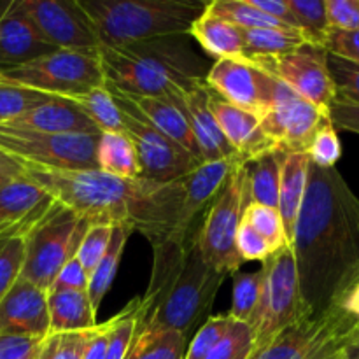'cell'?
Instances as JSON below:
<instances>
[{
  "label": "cell",
  "instance_id": "6da1fadb",
  "mask_svg": "<svg viewBox=\"0 0 359 359\" xmlns=\"http://www.w3.org/2000/svg\"><path fill=\"white\" fill-rule=\"evenodd\" d=\"M291 251L304 307L311 316L323 314L359 266V198L337 168L311 163Z\"/></svg>",
  "mask_w": 359,
  "mask_h": 359
},
{
  "label": "cell",
  "instance_id": "7a4b0ae2",
  "mask_svg": "<svg viewBox=\"0 0 359 359\" xmlns=\"http://www.w3.org/2000/svg\"><path fill=\"white\" fill-rule=\"evenodd\" d=\"M25 175L55 202L74 210L88 224H109L161 241L175 231L181 207V179L158 182L123 179L100 170L44 172L25 168Z\"/></svg>",
  "mask_w": 359,
  "mask_h": 359
},
{
  "label": "cell",
  "instance_id": "3957f363",
  "mask_svg": "<svg viewBox=\"0 0 359 359\" xmlns=\"http://www.w3.org/2000/svg\"><path fill=\"white\" fill-rule=\"evenodd\" d=\"M151 245L153 273L146 294L140 298L135 332L170 330L188 339L210 318V309L226 276L202 258L195 233L188 237L172 233Z\"/></svg>",
  "mask_w": 359,
  "mask_h": 359
},
{
  "label": "cell",
  "instance_id": "277c9868",
  "mask_svg": "<svg viewBox=\"0 0 359 359\" xmlns=\"http://www.w3.org/2000/svg\"><path fill=\"white\" fill-rule=\"evenodd\" d=\"M188 34L165 35L118 48H98L105 86L132 98L174 102L205 84L210 65Z\"/></svg>",
  "mask_w": 359,
  "mask_h": 359
},
{
  "label": "cell",
  "instance_id": "5b68a950",
  "mask_svg": "<svg viewBox=\"0 0 359 359\" xmlns=\"http://www.w3.org/2000/svg\"><path fill=\"white\" fill-rule=\"evenodd\" d=\"M98 48H118L165 35L188 34L205 4L191 0H77Z\"/></svg>",
  "mask_w": 359,
  "mask_h": 359
},
{
  "label": "cell",
  "instance_id": "8992f818",
  "mask_svg": "<svg viewBox=\"0 0 359 359\" xmlns=\"http://www.w3.org/2000/svg\"><path fill=\"white\" fill-rule=\"evenodd\" d=\"M100 135L44 133L0 125V151L23 168L44 172L98 170Z\"/></svg>",
  "mask_w": 359,
  "mask_h": 359
},
{
  "label": "cell",
  "instance_id": "52a82bcc",
  "mask_svg": "<svg viewBox=\"0 0 359 359\" xmlns=\"http://www.w3.org/2000/svg\"><path fill=\"white\" fill-rule=\"evenodd\" d=\"M88 228V221L55 202L51 210L25 237L21 279L48 293L62 266L77 255Z\"/></svg>",
  "mask_w": 359,
  "mask_h": 359
},
{
  "label": "cell",
  "instance_id": "ba28073f",
  "mask_svg": "<svg viewBox=\"0 0 359 359\" xmlns=\"http://www.w3.org/2000/svg\"><path fill=\"white\" fill-rule=\"evenodd\" d=\"M249 203L248 172L244 163H238L209 205L203 224L195 231L202 258L224 276H233L244 263L237 252L235 238Z\"/></svg>",
  "mask_w": 359,
  "mask_h": 359
},
{
  "label": "cell",
  "instance_id": "9c48e42d",
  "mask_svg": "<svg viewBox=\"0 0 359 359\" xmlns=\"http://www.w3.org/2000/svg\"><path fill=\"white\" fill-rule=\"evenodd\" d=\"M0 83L30 88L51 97L76 98L93 88L105 86L97 51L58 49L25 65L0 70Z\"/></svg>",
  "mask_w": 359,
  "mask_h": 359
},
{
  "label": "cell",
  "instance_id": "30bf717a",
  "mask_svg": "<svg viewBox=\"0 0 359 359\" xmlns=\"http://www.w3.org/2000/svg\"><path fill=\"white\" fill-rule=\"evenodd\" d=\"M304 318H311V314L300 297L297 262L291 245H284L263 262L262 294L248 323L255 337V351Z\"/></svg>",
  "mask_w": 359,
  "mask_h": 359
},
{
  "label": "cell",
  "instance_id": "8fae6325",
  "mask_svg": "<svg viewBox=\"0 0 359 359\" xmlns=\"http://www.w3.org/2000/svg\"><path fill=\"white\" fill-rule=\"evenodd\" d=\"M111 93L121 111L123 132L135 149L140 177L158 182H172L202 165L179 144L154 128L128 97L116 91Z\"/></svg>",
  "mask_w": 359,
  "mask_h": 359
},
{
  "label": "cell",
  "instance_id": "7c38bea8",
  "mask_svg": "<svg viewBox=\"0 0 359 359\" xmlns=\"http://www.w3.org/2000/svg\"><path fill=\"white\" fill-rule=\"evenodd\" d=\"M353 326L335 312L304 318L252 351L249 359H340V347Z\"/></svg>",
  "mask_w": 359,
  "mask_h": 359
},
{
  "label": "cell",
  "instance_id": "4fadbf2b",
  "mask_svg": "<svg viewBox=\"0 0 359 359\" xmlns=\"http://www.w3.org/2000/svg\"><path fill=\"white\" fill-rule=\"evenodd\" d=\"M252 63L262 67L265 72L279 79L328 116V109L337 97V91L330 74L328 53L325 48L307 42L276 58L258 60Z\"/></svg>",
  "mask_w": 359,
  "mask_h": 359
},
{
  "label": "cell",
  "instance_id": "5bb4252c",
  "mask_svg": "<svg viewBox=\"0 0 359 359\" xmlns=\"http://www.w3.org/2000/svg\"><path fill=\"white\" fill-rule=\"evenodd\" d=\"M328 116L276 79L272 102L262 116V128L279 153H307L309 144Z\"/></svg>",
  "mask_w": 359,
  "mask_h": 359
},
{
  "label": "cell",
  "instance_id": "9a60e30c",
  "mask_svg": "<svg viewBox=\"0 0 359 359\" xmlns=\"http://www.w3.org/2000/svg\"><path fill=\"white\" fill-rule=\"evenodd\" d=\"M39 34L56 49L97 51L98 39L77 0H14Z\"/></svg>",
  "mask_w": 359,
  "mask_h": 359
},
{
  "label": "cell",
  "instance_id": "2e32d148",
  "mask_svg": "<svg viewBox=\"0 0 359 359\" xmlns=\"http://www.w3.org/2000/svg\"><path fill=\"white\" fill-rule=\"evenodd\" d=\"M205 84L224 102L262 118L272 102L276 77L249 60L224 58L210 65Z\"/></svg>",
  "mask_w": 359,
  "mask_h": 359
},
{
  "label": "cell",
  "instance_id": "e0dca14e",
  "mask_svg": "<svg viewBox=\"0 0 359 359\" xmlns=\"http://www.w3.org/2000/svg\"><path fill=\"white\" fill-rule=\"evenodd\" d=\"M55 200L23 175L0 188V241L25 238L51 210Z\"/></svg>",
  "mask_w": 359,
  "mask_h": 359
},
{
  "label": "cell",
  "instance_id": "ac0fdd59",
  "mask_svg": "<svg viewBox=\"0 0 359 359\" xmlns=\"http://www.w3.org/2000/svg\"><path fill=\"white\" fill-rule=\"evenodd\" d=\"M238 163L242 161H205L181 177V207L174 235L188 237L193 233V223L198 214L214 202Z\"/></svg>",
  "mask_w": 359,
  "mask_h": 359
},
{
  "label": "cell",
  "instance_id": "d6986e66",
  "mask_svg": "<svg viewBox=\"0 0 359 359\" xmlns=\"http://www.w3.org/2000/svg\"><path fill=\"white\" fill-rule=\"evenodd\" d=\"M0 333L44 339L49 335L46 291L25 279H18L0 302Z\"/></svg>",
  "mask_w": 359,
  "mask_h": 359
},
{
  "label": "cell",
  "instance_id": "ffe728a7",
  "mask_svg": "<svg viewBox=\"0 0 359 359\" xmlns=\"http://www.w3.org/2000/svg\"><path fill=\"white\" fill-rule=\"evenodd\" d=\"M55 51L58 49L44 41L16 2L0 4V70L25 65Z\"/></svg>",
  "mask_w": 359,
  "mask_h": 359
},
{
  "label": "cell",
  "instance_id": "44dd1931",
  "mask_svg": "<svg viewBox=\"0 0 359 359\" xmlns=\"http://www.w3.org/2000/svg\"><path fill=\"white\" fill-rule=\"evenodd\" d=\"M209 107L228 144L233 147L244 163L270 151H276L273 144L263 132L262 119L258 114L228 104L212 91L209 93Z\"/></svg>",
  "mask_w": 359,
  "mask_h": 359
},
{
  "label": "cell",
  "instance_id": "7402d4cb",
  "mask_svg": "<svg viewBox=\"0 0 359 359\" xmlns=\"http://www.w3.org/2000/svg\"><path fill=\"white\" fill-rule=\"evenodd\" d=\"M4 126L44 133H79V135H100L97 126L83 112L72 98L53 97L46 104L30 109L20 118Z\"/></svg>",
  "mask_w": 359,
  "mask_h": 359
},
{
  "label": "cell",
  "instance_id": "603a6c76",
  "mask_svg": "<svg viewBox=\"0 0 359 359\" xmlns=\"http://www.w3.org/2000/svg\"><path fill=\"white\" fill-rule=\"evenodd\" d=\"M209 93V86L203 84L182 97L184 112L188 116L189 126H191L203 161H242L233 147L228 144L226 137L223 135L212 111H210Z\"/></svg>",
  "mask_w": 359,
  "mask_h": 359
},
{
  "label": "cell",
  "instance_id": "cb8c5ba5",
  "mask_svg": "<svg viewBox=\"0 0 359 359\" xmlns=\"http://www.w3.org/2000/svg\"><path fill=\"white\" fill-rule=\"evenodd\" d=\"M184 95L175 98L174 102L160 100V98H128L154 128H158L163 135L188 151L198 163H205L184 112V104H182Z\"/></svg>",
  "mask_w": 359,
  "mask_h": 359
},
{
  "label": "cell",
  "instance_id": "d4e9b609",
  "mask_svg": "<svg viewBox=\"0 0 359 359\" xmlns=\"http://www.w3.org/2000/svg\"><path fill=\"white\" fill-rule=\"evenodd\" d=\"M311 158L307 153H280V181H279V202L277 210L283 219L284 233L287 244L291 245L304 203L305 189L309 181Z\"/></svg>",
  "mask_w": 359,
  "mask_h": 359
},
{
  "label": "cell",
  "instance_id": "484cf974",
  "mask_svg": "<svg viewBox=\"0 0 359 359\" xmlns=\"http://www.w3.org/2000/svg\"><path fill=\"white\" fill-rule=\"evenodd\" d=\"M49 333H77L93 330L97 312L91 305L88 291L49 287L48 293Z\"/></svg>",
  "mask_w": 359,
  "mask_h": 359
},
{
  "label": "cell",
  "instance_id": "4316f807",
  "mask_svg": "<svg viewBox=\"0 0 359 359\" xmlns=\"http://www.w3.org/2000/svg\"><path fill=\"white\" fill-rule=\"evenodd\" d=\"M188 35L195 39L203 51L212 58H244V41H242L241 28L214 16L207 9H203V13L193 21Z\"/></svg>",
  "mask_w": 359,
  "mask_h": 359
},
{
  "label": "cell",
  "instance_id": "83f0119b",
  "mask_svg": "<svg viewBox=\"0 0 359 359\" xmlns=\"http://www.w3.org/2000/svg\"><path fill=\"white\" fill-rule=\"evenodd\" d=\"M242 41H244V60L249 62L276 58L309 42L302 32L287 27L242 30Z\"/></svg>",
  "mask_w": 359,
  "mask_h": 359
},
{
  "label": "cell",
  "instance_id": "f1b7e54d",
  "mask_svg": "<svg viewBox=\"0 0 359 359\" xmlns=\"http://www.w3.org/2000/svg\"><path fill=\"white\" fill-rule=\"evenodd\" d=\"M249 202L277 209L280 181V153L270 151L263 156L245 161Z\"/></svg>",
  "mask_w": 359,
  "mask_h": 359
},
{
  "label": "cell",
  "instance_id": "f546056e",
  "mask_svg": "<svg viewBox=\"0 0 359 359\" xmlns=\"http://www.w3.org/2000/svg\"><path fill=\"white\" fill-rule=\"evenodd\" d=\"M98 170L123 179L140 177L139 160L128 137L123 133H100L97 147Z\"/></svg>",
  "mask_w": 359,
  "mask_h": 359
},
{
  "label": "cell",
  "instance_id": "4dcf8cb0",
  "mask_svg": "<svg viewBox=\"0 0 359 359\" xmlns=\"http://www.w3.org/2000/svg\"><path fill=\"white\" fill-rule=\"evenodd\" d=\"M133 231L128 228L114 226L112 228V237L109 242V248L105 251L104 258L97 265V269L91 272L90 276V286H88V297H90L91 305H93L95 312L98 314L102 300L105 298L107 291L111 290L112 283H114L116 272H118L119 262H121L123 251L128 242V237Z\"/></svg>",
  "mask_w": 359,
  "mask_h": 359
},
{
  "label": "cell",
  "instance_id": "1f68e13d",
  "mask_svg": "<svg viewBox=\"0 0 359 359\" xmlns=\"http://www.w3.org/2000/svg\"><path fill=\"white\" fill-rule=\"evenodd\" d=\"M188 339L170 330L135 332L125 359H182Z\"/></svg>",
  "mask_w": 359,
  "mask_h": 359
},
{
  "label": "cell",
  "instance_id": "d6a6232c",
  "mask_svg": "<svg viewBox=\"0 0 359 359\" xmlns=\"http://www.w3.org/2000/svg\"><path fill=\"white\" fill-rule=\"evenodd\" d=\"M100 133H123V116L107 86L93 88L72 98Z\"/></svg>",
  "mask_w": 359,
  "mask_h": 359
},
{
  "label": "cell",
  "instance_id": "836d02e7",
  "mask_svg": "<svg viewBox=\"0 0 359 359\" xmlns=\"http://www.w3.org/2000/svg\"><path fill=\"white\" fill-rule=\"evenodd\" d=\"M205 9L212 13L214 16L241 28V30L286 27V25L279 23L273 18L266 16L265 13L256 9L249 0H214V2L205 4Z\"/></svg>",
  "mask_w": 359,
  "mask_h": 359
},
{
  "label": "cell",
  "instance_id": "e575fe53",
  "mask_svg": "<svg viewBox=\"0 0 359 359\" xmlns=\"http://www.w3.org/2000/svg\"><path fill=\"white\" fill-rule=\"evenodd\" d=\"M263 287V266L258 272L233 273V294H231V307L228 311L231 319L248 325L258 307L259 294Z\"/></svg>",
  "mask_w": 359,
  "mask_h": 359
},
{
  "label": "cell",
  "instance_id": "d590c367",
  "mask_svg": "<svg viewBox=\"0 0 359 359\" xmlns=\"http://www.w3.org/2000/svg\"><path fill=\"white\" fill-rule=\"evenodd\" d=\"M287 4L297 21L298 30L305 35L309 44L323 48V42L330 32L325 0H287Z\"/></svg>",
  "mask_w": 359,
  "mask_h": 359
},
{
  "label": "cell",
  "instance_id": "8d00e7d4",
  "mask_svg": "<svg viewBox=\"0 0 359 359\" xmlns=\"http://www.w3.org/2000/svg\"><path fill=\"white\" fill-rule=\"evenodd\" d=\"M140 316V298H133L119 314L111 318L107 354L105 359H125L132 340L135 337L137 323Z\"/></svg>",
  "mask_w": 359,
  "mask_h": 359
},
{
  "label": "cell",
  "instance_id": "74e56055",
  "mask_svg": "<svg viewBox=\"0 0 359 359\" xmlns=\"http://www.w3.org/2000/svg\"><path fill=\"white\" fill-rule=\"evenodd\" d=\"M51 95L30 90V88L16 86V84L0 83V125L11 123L20 118L30 109L51 100Z\"/></svg>",
  "mask_w": 359,
  "mask_h": 359
},
{
  "label": "cell",
  "instance_id": "f35d334b",
  "mask_svg": "<svg viewBox=\"0 0 359 359\" xmlns=\"http://www.w3.org/2000/svg\"><path fill=\"white\" fill-rule=\"evenodd\" d=\"M244 223H248L252 230L258 231L269 242L273 252L279 251L284 245H290L286 241V233H284L279 210L273 209V207L249 203L244 212Z\"/></svg>",
  "mask_w": 359,
  "mask_h": 359
},
{
  "label": "cell",
  "instance_id": "ab89813d",
  "mask_svg": "<svg viewBox=\"0 0 359 359\" xmlns=\"http://www.w3.org/2000/svg\"><path fill=\"white\" fill-rule=\"evenodd\" d=\"M255 351V337L245 323L235 321L216 342L205 359H249Z\"/></svg>",
  "mask_w": 359,
  "mask_h": 359
},
{
  "label": "cell",
  "instance_id": "60d3db41",
  "mask_svg": "<svg viewBox=\"0 0 359 359\" xmlns=\"http://www.w3.org/2000/svg\"><path fill=\"white\" fill-rule=\"evenodd\" d=\"M311 163L319 168H335L337 161L342 156V144H340L337 128L328 118L319 125L312 137L307 149Z\"/></svg>",
  "mask_w": 359,
  "mask_h": 359
},
{
  "label": "cell",
  "instance_id": "b9f144b4",
  "mask_svg": "<svg viewBox=\"0 0 359 359\" xmlns=\"http://www.w3.org/2000/svg\"><path fill=\"white\" fill-rule=\"evenodd\" d=\"M233 323V319L230 318V314H217L210 316L198 330H196L195 337H193L191 342L186 347L184 358L182 359H205L207 354L212 351V347L216 346L217 340L226 333V330L230 328V325Z\"/></svg>",
  "mask_w": 359,
  "mask_h": 359
},
{
  "label": "cell",
  "instance_id": "7bdbcfd3",
  "mask_svg": "<svg viewBox=\"0 0 359 359\" xmlns=\"http://www.w3.org/2000/svg\"><path fill=\"white\" fill-rule=\"evenodd\" d=\"M91 330L77 333H49L41 342L39 359H83Z\"/></svg>",
  "mask_w": 359,
  "mask_h": 359
},
{
  "label": "cell",
  "instance_id": "ee69618b",
  "mask_svg": "<svg viewBox=\"0 0 359 359\" xmlns=\"http://www.w3.org/2000/svg\"><path fill=\"white\" fill-rule=\"evenodd\" d=\"M25 258V238L0 241V302L20 279Z\"/></svg>",
  "mask_w": 359,
  "mask_h": 359
},
{
  "label": "cell",
  "instance_id": "f6af8a7d",
  "mask_svg": "<svg viewBox=\"0 0 359 359\" xmlns=\"http://www.w3.org/2000/svg\"><path fill=\"white\" fill-rule=\"evenodd\" d=\"M326 309L335 312L351 326L359 325V266L340 283Z\"/></svg>",
  "mask_w": 359,
  "mask_h": 359
},
{
  "label": "cell",
  "instance_id": "bcb514c9",
  "mask_svg": "<svg viewBox=\"0 0 359 359\" xmlns=\"http://www.w3.org/2000/svg\"><path fill=\"white\" fill-rule=\"evenodd\" d=\"M112 228L114 226H109V224H91L84 233L76 258L79 259L81 265L88 270L90 276L107 251L112 237Z\"/></svg>",
  "mask_w": 359,
  "mask_h": 359
},
{
  "label": "cell",
  "instance_id": "7dc6e473",
  "mask_svg": "<svg viewBox=\"0 0 359 359\" xmlns=\"http://www.w3.org/2000/svg\"><path fill=\"white\" fill-rule=\"evenodd\" d=\"M328 67L335 83L337 97L359 105V65L328 55Z\"/></svg>",
  "mask_w": 359,
  "mask_h": 359
},
{
  "label": "cell",
  "instance_id": "c3c4849f",
  "mask_svg": "<svg viewBox=\"0 0 359 359\" xmlns=\"http://www.w3.org/2000/svg\"><path fill=\"white\" fill-rule=\"evenodd\" d=\"M235 245L242 262H266L273 255V249L270 248L269 242L244 221L238 228Z\"/></svg>",
  "mask_w": 359,
  "mask_h": 359
},
{
  "label": "cell",
  "instance_id": "681fc988",
  "mask_svg": "<svg viewBox=\"0 0 359 359\" xmlns=\"http://www.w3.org/2000/svg\"><path fill=\"white\" fill-rule=\"evenodd\" d=\"M330 30H359V0H325Z\"/></svg>",
  "mask_w": 359,
  "mask_h": 359
},
{
  "label": "cell",
  "instance_id": "f907efd6",
  "mask_svg": "<svg viewBox=\"0 0 359 359\" xmlns=\"http://www.w3.org/2000/svg\"><path fill=\"white\" fill-rule=\"evenodd\" d=\"M323 48L328 55L339 56L351 63L359 65V30L358 32H339L330 30L326 35Z\"/></svg>",
  "mask_w": 359,
  "mask_h": 359
},
{
  "label": "cell",
  "instance_id": "816d5d0a",
  "mask_svg": "<svg viewBox=\"0 0 359 359\" xmlns=\"http://www.w3.org/2000/svg\"><path fill=\"white\" fill-rule=\"evenodd\" d=\"M90 286V273L81 265L79 259L74 256L70 258L62 270L56 276L55 283L51 287H60V290H76V291H88Z\"/></svg>",
  "mask_w": 359,
  "mask_h": 359
},
{
  "label": "cell",
  "instance_id": "f5cc1de1",
  "mask_svg": "<svg viewBox=\"0 0 359 359\" xmlns=\"http://www.w3.org/2000/svg\"><path fill=\"white\" fill-rule=\"evenodd\" d=\"M328 119L335 128L359 133V105L335 97L328 109Z\"/></svg>",
  "mask_w": 359,
  "mask_h": 359
},
{
  "label": "cell",
  "instance_id": "db71d44e",
  "mask_svg": "<svg viewBox=\"0 0 359 359\" xmlns=\"http://www.w3.org/2000/svg\"><path fill=\"white\" fill-rule=\"evenodd\" d=\"M42 339H32L25 335L0 333V359H21L27 356Z\"/></svg>",
  "mask_w": 359,
  "mask_h": 359
},
{
  "label": "cell",
  "instance_id": "11a10c76",
  "mask_svg": "<svg viewBox=\"0 0 359 359\" xmlns=\"http://www.w3.org/2000/svg\"><path fill=\"white\" fill-rule=\"evenodd\" d=\"M109 333H111V319L105 323H98L90 333L86 347H84L83 359H105L107 354Z\"/></svg>",
  "mask_w": 359,
  "mask_h": 359
},
{
  "label": "cell",
  "instance_id": "9f6ffc18",
  "mask_svg": "<svg viewBox=\"0 0 359 359\" xmlns=\"http://www.w3.org/2000/svg\"><path fill=\"white\" fill-rule=\"evenodd\" d=\"M249 2H251L256 9H259L262 13H265L266 16L273 18V20L279 21V23H283V25H286V27L298 30L297 21H294V16H293V13H291L287 0H249Z\"/></svg>",
  "mask_w": 359,
  "mask_h": 359
},
{
  "label": "cell",
  "instance_id": "6f0895ef",
  "mask_svg": "<svg viewBox=\"0 0 359 359\" xmlns=\"http://www.w3.org/2000/svg\"><path fill=\"white\" fill-rule=\"evenodd\" d=\"M340 359H359V325L353 326L344 337Z\"/></svg>",
  "mask_w": 359,
  "mask_h": 359
},
{
  "label": "cell",
  "instance_id": "680465c9",
  "mask_svg": "<svg viewBox=\"0 0 359 359\" xmlns=\"http://www.w3.org/2000/svg\"><path fill=\"white\" fill-rule=\"evenodd\" d=\"M25 175V168L20 167V168H0V188L2 186H6L7 182L14 181V179L18 177H23Z\"/></svg>",
  "mask_w": 359,
  "mask_h": 359
},
{
  "label": "cell",
  "instance_id": "91938a15",
  "mask_svg": "<svg viewBox=\"0 0 359 359\" xmlns=\"http://www.w3.org/2000/svg\"><path fill=\"white\" fill-rule=\"evenodd\" d=\"M21 165L16 163L14 160H11L7 154H4L2 151H0V168H20Z\"/></svg>",
  "mask_w": 359,
  "mask_h": 359
},
{
  "label": "cell",
  "instance_id": "94428289",
  "mask_svg": "<svg viewBox=\"0 0 359 359\" xmlns=\"http://www.w3.org/2000/svg\"><path fill=\"white\" fill-rule=\"evenodd\" d=\"M41 342H42V340H41ZM39 354H41V344H39V346H35L34 349H32L30 353L27 354V356L21 358V359H39Z\"/></svg>",
  "mask_w": 359,
  "mask_h": 359
}]
</instances>
